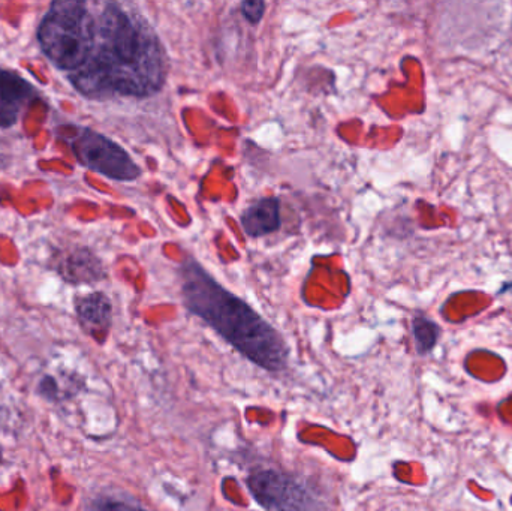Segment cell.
I'll list each match as a JSON object with an SVG mask.
<instances>
[{
	"instance_id": "obj_1",
	"label": "cell",
	"mask_w": 512,
	"mask_h": 511,
	"mask_svg": "<svg viewBox=\"0 0 512 511\" xmlns=\"http://www.w3.org/2000/svg\"><path fill=\"white\" fill-rule=\"evenodd\" d=\"M93 38L86 63L68 75L87 99H146L164 89L168 56L152 24L128 3H92Z\"/></svg>"
},
{
	"instance_id": "obj_2",
	"label": "cell",
	"mask_w": 512,
	"mask_h": 511,
	"mask_svg": "<svg viewBox=\"0 0 512 511\" xmlns=\"http://www.w3.org/2000/svg\"><path fill=\"white\" fill-rule=\"evenodd\" d=\"M183 305L206 321L246 359L267 371H280L288 363L282 336L245 300L219 284L195 258L186 257L177 269Z\"/></svg>"
},
{
	"instance_id": "obj_3",
	"label": "cell",
	"mask_w": 512,
	"mask_h": 511,
	"mask_svg": "<svg viewBox=\"0 0 512 511\" xmlns=\"http://www.w3.org/2000/svg\"><path fill=\"white\" fill-rule=\"evenodd\" d=\"M92 3L57 0L42 17L36 41L59 71L71 75L86 63L93 38Z\"/></svg>"
},
{
	"instance_id": "obj_4",
	"label": "cell",
	"mask_w": 512,
	"mask_h": 511,
	"mask_svg": "<svg viewBox=\"0 0 512 511\" xmlns=\"http://www.w3.org/2000/svg\"><path fill=\"white\" fill-rule=\"evenodd\" d=\"M72 129L69 147L83 167L116 182H135L143 176L140 165L107 135L84 126H72Z\"/></svg>"
},
{
	"instance_id": "obj_5",
	"label": "cell",
	"mask_w": 512,
	"mask_h": 511,
	"mask_svg": "<svg viewBox=\"0 0 512 511\" xmlns=\"http://www.w3.org/2000/svg\"><path fill=\"white\" fill-rule=\"evenodd\" d=\"M248 485L256 503L267 511H316L306 489L286 474L258 471L249 477Z\"/></svg>"
},
{
	"instance_id": "obj_6",
	"label": "cell",
	"mask_w": 512,
	"mask_h": 511,
	"mask_svg": "<svg viewBox=\"0 0 512 511\" xmlns=\"http://www.w3.org/2000/svg\"><path fill=\"white\" fill-rule=\"evenodd\" d=\"M48 266L63 281L72 285L96 284L107 276V270L101 258L83 246L56 252Z\"/></svg>"
},
{
	"instance_id": "obj_7",
	"label": "cell",
	"mask_w": 512,
	"mask_h": 511,
	"mask_svg": "<svg viewBox=\"0 0 512 511\" xmlns=\"http://www.w3.org/2000/svg\"><path fill=\"white\" fill-rule=\"evenodd\" d=\"M38 96V89L23 75L0 66V128L14 126L23 108Z\"/></svg>"
},
{
	"instance_id": "obj_8",
	"label": "cell",
	"mask_w": 512,
	"mask_h": 511,
	"mask_svg": "<svg viewBox=\"0 0 512 511\" xmlns=\"http://www.w3.org/2000/svg\"><path fill=\"white\" fill-rule=\"evenodd\" d=\"M75 311L81 327L99 342L104 341L113 320L111 300L101 291H95L77 299Z\"/></svg>"
},
{
	"instance_id": "obj_9",
	"label": "cell",
	"mask_w": 512,
	"mask_h": 511,
	"mask_svg": "<svg viewBox=\"0 0 512 511\" xmlns=\"http://www.w3.org/2000/svg\"><path fill=\"white\" fill-rule=\"evenodd\" d=\"M240 225L246 236L252 239L276 233L282 225L280 219V200L277 197H264L256 200L243 210Z\"/></svg>"
},
{
	"instance_id": "obj_10",
	"label": "cell",
	"mask_w": 512,
	"mask_h": 511,
	"mask_svg": "<svg viewBox=\"0 0 512 511\" xmlns=\"http://www.w3.org/2000/svg\"><path fill=\"white\" fill-rule=\"evenodd\" d=\"M412 333H414L415 347H417L418 353H420L421 356H426V354L430 353V351L435 348V345L438 344L441 329H439L435 321L420 315V317L414 318Z\"/></svg>"
},
{
	"instance_id": "obj_11",
	"label": "cell",
	"mask_w": 512,
	"mask_h": 511,
	"mask_svg": "<svg viewBox=\"0 0 512 511\" xmlns=\"http://www.w3.org/2000/svg\"><path fill=\"white\" fill-rule=\"evenodd\" d=\"M265 8H267V3L262 2V0H246L240 5L243 17L251 24H258L262 20Z\"/></svg>"
},
{
	"instance_id": "obj_12",
	"label": "cell",
	"mask_w": 512,
	"mask_h": 511,
	"mask_svg": "<svg viewBox=\"0 0 512 511\" xmlns=\"http://www.w3.org/2000/svg\"><path fill=\"white\" fill-rule=\"evenodd\" d=\"M92 511H146L140 507L131 506V504L122 503V501H102L96 504Z\"/></svg>"
}]
</instances>
